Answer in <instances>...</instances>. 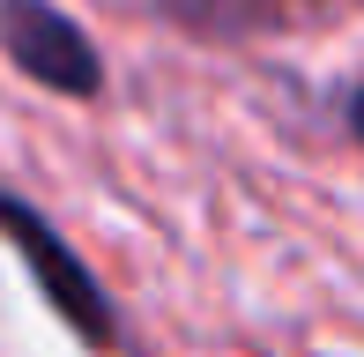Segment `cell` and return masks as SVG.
Returning a JSON list of instances; mask_svg holds the SVG:
<instances>
[{
  "mask_svg": "<svg viewBox=\"0 0 364 357\" xmlns=\"http://www.w3.org/2000/svg\"><path fill=\"white\" fill-rule=\"evenodd\" d=\"M0 45L30 82L60 97H97V82H105L90 30L68 23V8H53V0H0Z\"/></svg>",
  "mask_w": 364,
  "mask_h": 357,
  "instance_id": "cell-1",
  "label": "cell"
},
{
  "mask_svg": "<svg viewBox=\"0 0 364 357\" xmlns=\"http://www.w3.org/2000/svg\"><path fill=\"white\" fill-rule=\"evenodd\" d=\"M0 223H8L15 231V246L30 253V268H38V283H45V298L60 305V313L75 320L82 335H90V343H112V305L97 298V275L75 261L68 246H60V231L45 216H30L23 201H0Z\"/></svg>",
  "mask_w": 364,
  "mask_h": 357,
  "instance_id": "cell-2",
  "label": "cell"
},
{
  "mask_svg": "<svg viewBox=\"0 0 364 357\" xmlns=\"http://www.w3.org/2000/svg\"><path fill=\"white\" fill-rule=\"evenodd\" d=\"M327 8H342V0H164V15L186 23L193 38H260V30L312 23Z\"/></svg>",
  "mask_w": 364,
  "mask_h": 357,
  "instance_id": "cell-3",
  "label": "cell"
}]
</instances>
